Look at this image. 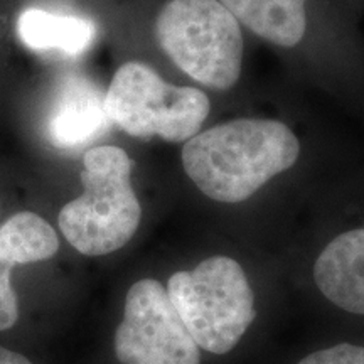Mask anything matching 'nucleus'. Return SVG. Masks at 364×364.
I'll return each instance as SVG.
<instances>
[{"mask_svg":"<svg viewBox=\"0 0 364 364\" xmlns=\"http://www.w3.org/2000/svg\"><path fill=\"white\" fill-rule=\"evenodd\" d=\"M300 144L285 124L240 118L198 132L182 147V166L203 194L241 203L297 162Z\"/></svg>","mask_w":364,"mask_h":364,"instance_id":"nucleus-1","label":"nucleus"},{"mask_svg":"<svg viewBox=\"0 0 364 364\" xmlns=\"http://www.w3.org/2000/svg\"><path fill=\"white\" fill-rule=\"evenodd\" d=\"M132 161L115 145L93 147L83 157V194L59 213L68 243L88 257L117 252L132 240L142 208L130 182Z\"/></svg>","mask_w":364,"mask_h":364,"instance_id":"nucleus-2","label":"nucleus"},{"mask_svg":"<svg viewBox=\"0 0 364 364\" xmlns=\"http://www.w3.org/2000/svg\"><path fill=\"white\" fill-rule=\"evenodd\" d=\"M167 295L196 344L213 354L230 353L257 317L247 275L230 257H211L174 273Z\"/></svg>","mask_w":364,"mask_h":364,"instance_id":"nucleus-3","label":"nucleus"},{"mask_svg":"<svg viewBox=\"0 0 364 364\" xmlns=\"http://www.w3.org/2000/svg\"><path fill=\"white\" fill-rule=\"evenodd\" d=\"M157 39L164 53L189 78L230 90L243 66L240 22L220 0H171L159 12Z\"/></svg>","mask_w":364,"mask_h":364,"instance_id":"nucleus-4","label":"nucleus"},{"mask_svg":"<svg viewBox=\"0 0 364 364\" xmlns=\"http://www.w3.org/2000/svg\"><path fill=\"white\" fill-rule=\"evenodd\" d=\"M105 108L112 124L132 136L157 135L177 144L201 129L209 115V98L193 86L167 83L144 63L129 61L113 76Z\"/></svg>","mask_w":364,"mask_h":364,"instance_id":"nucleus-5","label":"nucleus"},{"mask_svg":"<svg viewBox=\"0 0 364 364\" xmlns=\"http://www.w3.org/2000/svg\"><path fill=\"white\" fill-rule=\"evenodd\" d=\"M122 364H201V351L161 282L139 280L125 299L115 334Z\"/></svg>","mask_w":364,"mask_h":364,"instance_id":"nucleus-6","label":"nucleus"},{"mask_svg":"<svg viewBox=\"0 0 364 364\" xmlns=\"http://www.w3.org/2000/svg\"><path fill=\"white\" fill-rule=\"evenodd\" d=\"M110 124L102 90L83 76H68L53 100L46 135L54 147L75 150L102 136Z\"/></svg>","mask_w":364,"mask_h":364,"instance_id":"nucleus-7","label":"nucleus"},{"mask_svg":"<svg viewBox=\"0 0 364 364\" xmlns=\"http://www.w3.org/2000/svg\"><path fill=\"white\" fill-rule=\"evenodd\" d=\"M59 248L54 228L31 211L17 213L0 226V331L17 322V297L11 287V268L51 258Z\"/></svg>","mask_w":364,"mask_h":364,"instance_id":"nucleus-8","label":"nucleus"},{"mask_svg":"<svg viewBox=\"0 0 364 364\" xmlns=\"http://www.w3.org/2000/svg\"><path fill=\"white\" fill-rule=\"evenodd\" d=\"M314 280L334 306L364 316V228L327 245L314 267Z\"/></svg>","mask_w":364,"mask_h":364,"instance_id":"nucleus-9","label":"nucleus"},{"mask_svg":"<svg viewBox=\"0 0 364 364\" xmlns=\"http://www.w3.org/2000/svg\"><path fill=\"white\" fill-rule=\"evenodd\" d=\"M16 33L21 43L33 51H59L76 56L93 44L97 26L86 17L63 16L33 7L17 17Z\"/></svg>","mask_w":364,"mask_h":364,"instance_id":"nucleus-10","label":"nucleus"},{"mask_svg":"<svg viewBox=\"0 0 364 364\" xmlns=\"http://www.w3.org/2000/svg\"><path fill=\"white\" fill-rule=\"evenodd\" d=\"M240 24L280 48H294L307 29L306 0H220Z\"/></svg>","mask_w":364,"mask_h":364,"instance_id":"nucleus-11","label":"nucleus"},{"mask_svg":"<svg viewBox=\"0 0 364 364\" xmlns=\"http://www.w3.org/2000/svg\"><path fill=\"white\" fill-rule=\"evenodd\" d=\"M299 364H364V348L353 344H339L309 354Z\"/></svg>","mask_w":364,"mask_h":364,"instance_id":"nucleus-12","label":"nucleus"},{"mask_svg":"<svg viewBox=\"0 0 364 364\" xmlns=\"http://www.w3.org/2000/svg\"><path fill=\"white\" fill-rule=\"evenodd\" d=\"M0 364H33L29 359L22 356V354L11 351L0 346Z\"/></svg>","mask_w":364,"mask_h":364,"instance_id":"nucleus-13","label":"nucleus"}]
</instances>
